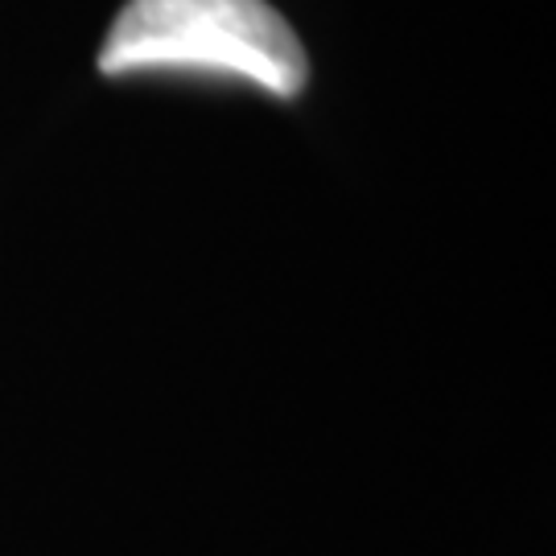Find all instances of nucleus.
Returning a JSON list of instances; mask_svg holds the SVG:
<instances>
[{"instance_id":"obj_1","label":"nucleus","mask_w":556,"mask_h":556,"mask_svg":"<svg viewBox=\"0 0 556 556\" xmlns=\"http://www.w3.org/2000/svg\"><path fill=\"white\" fill-rule=\"evenodd\" d=\"M100 71H206L298 96L309 59L268 0H128L103 41Z\"/></svg>"}]
</instances>
